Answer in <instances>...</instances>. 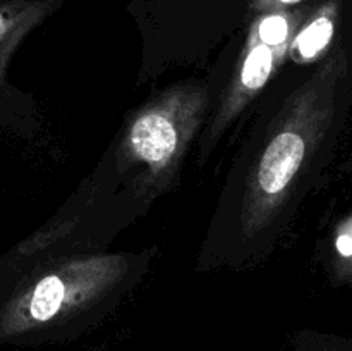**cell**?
Listing matches in <instances>:
<instances>
[{
	"instance_id": "6da1fadb",
	"label": "cell",
	"mask_w": 352,
	"mask_h": 351,
	"mask_svg": "<svg viewBox=\"0 0 352 351\" xmlns=\"http://www.w3.org/2000/svg\"><path fill=\"white\" fill-rule=\"evenodd\" d=\"M129 270L120 255L58 262L0 305V346L30 344L60 334L112 295Z\"/></svg>"
},
{
	"instance_id": "7a4b0ae2",
	"label": "cell",
	"mask_w": 352,
	"mask_h": 351,
	"mask_svg": "<svg viewBox=\"0 0 352 351\" xmlns=\"http://www.w3.org/2000/svg\"><path fill=\"white\" fill-rule=\"evenodd\" d=\"M208 93L196 86L177 88L141 110L127 127L124 157L143 165L151 179H162L175 164L201 123Z\"/></svg>"
},
{
	"instance_id": "3957f363",
	"label": "cell",
	"mask_w": 352,
	"mask_h": 351,
	"mask_svg": "<svg viewBox=\"0 0 352 351\" xmlns=\"http://www.w3.org/2000/svg\"><path fill=\"white\" fill-rule=\"evenodd\" d=\"M289 52V45H272L261 40L253 30L246 41V50L237 65L234 78L223 95L220 109L208 129L212 141L219 140L227 126L253 102L274 76Z\"/></svg>"
},
{
	"instance_id": "277c9868",
	"label": "cell",
	"mask_w": 352,
	"mask_h": 351,
	"mask_svg": "<svg viewBox=\"0 0 352 351\" xmlns=\"http://www.w3.org/2000/svg\"><path fill=\"white\" fill-rule=\"evenodd\" d=\"M50 10V0H0V93L14 50Z\"/></svg>"
},
{
	"instance_id": "5b68a950",
	"label": "cell",
	"mask_w": 352,
	"mask_h": 351,
	"mask_svg": "<svg viewBox=\"0 0 352 351\" xmlns=\"http://www.w3.org/2000/svg\"><path fill=\"white\" fill-rule=\"evenodd\" d=\"M333 9L325 7L294 34L289 50L299 61H311L327 48L333 36Z\"/></svg>"
},
{
	"instance_id": "8992f818",
	"label": "cell",
	"mask_w": 352,
	"mask_h": 351,
	"mask_svg": "<svg viewBox=\"0 0 352 351\" xmlns=\"http://www.w3.org/2000/svg\"><path fill=\"white\" fill-rule=\"evenodd\" d=\"M298 2L301 0H253V7L260 12H272V10H282L284 7Z\"/></svg>"
},
{
	"instance_id": "52a82bcc",
	"label": "cell",
	"mask_w": 352,
	"mask_h": 351,
	"mask_svg": "<svg viewBox=\"0 0 352 351\" xmlns=\"http://www.w3.org/2000/svg\"><path fill=\"white\" fill-rule=\"evenodd\" d=\"M322 351H346V350H333V348H329V350H327L325 348V350H322Z\"/></svg>"
}]
</instances>
